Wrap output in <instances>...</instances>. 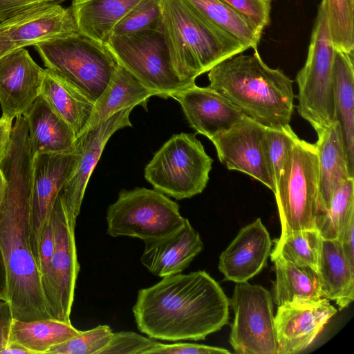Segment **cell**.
Wrapping results in <instances>:
<instances>
[{"label":"cell","instance_id":"obj_46","mask_svg":"<svg viewBox=\"0 0 354 354\" xmlns=\"http://www.w3.org/2000/svg\"><path fill=\"white\" fill-rule=\"evenodd\" d=\"M15 48V46L0 33V57Z\"/></svg>","mask_w":354,"mask_h":354},{"label":"cell","instance_id":"obj_20","mask_svg":"<svg viewBox=\"0 0 354 354\" xmlns=\"http://www.w3.org/2000/svg\"><path fill=\"white\" fill-rule=\"evenodd\" d=\"M272 241L260 218L242 227L221 254L218 270L224 279L248 281L265 267L271 252Z\"/></svg>","mask_w":354,"mask_h":354},{"label":"cell","instance_id":"obj_6","mask_svg":"<svg viewBox=\"0 0 354 354\" xmlns=\"http://www.w3.org/2000/svg\"><path fill=\"white\" fill-rule=\"evenodd\" d=\"M34 46L46 68L66 79L94 103L118 66L104 44L80 32Z\"/></svg>","mask_w":354,"mask_h":354},{"label":"cell","instance_id":"obj_43","mask_svg":"<svg viewBox=\"0 0 354 354\" xmlns=\"http://www.w3.org/2000/svg\"><path fill=\"white\" fill-rule=\"evenodd\" d=\"M55 249L54 232L50 218L48 220L41 236L38 266L41 274V279L45 274L51 261Z\"/></svg>","mask_w":354,"mask_h":354},{"label":"cell","instance_id":"obj_1","mask_svg":"<svg viewBox=\"0 0 354 354\" xmlns=\"http://www.w3.org/2000/svg\"><path fill=\"white\" fill-rule=\"evenodd\" d=\"M32 158L28 140L15 138L0 162L5 179L0 203V251L6 271L3 300L12 318L24 321L53 318L32 248Z\"/></svg>","mask_w":354,"mask_h":354},{"label":"cell","instance_id":"obj_47","mask_svg":"<svg viewBox=\"0 0 354 354\" xmlns=\"http://www.w3.org/2000/svg\"><path fill=\"white\" fill-rule=\"evenodd\" d=\"M6 289V271L3 258L0 251V299H3Z\"/></svg>","mask_w":354,"mask_h":354},{"label":"cell","instance_id":"obj_24","mask_svg":"<svg viewBox=\"0 0 354 354\" xmlns=\"http://www.w3.org/2000/svg\"><path fill=\"white\" fill-rule=\"evenodd\" d=\"M317 137V141L314 145L319 163L318 215L328 208L337 187L348 178L353 177L351 176L348 171L342 133L337 121Z\"/></svg>","mask_w":354,"mask_h":354},{"label":"cell","instance_id":"obj_10","mask_svg":"<svg viewBox=\"0 0 354 354\" xmlns=\"http://www.w3.org/2000/svg\"><path fill=\"white\" fill-rule=\"evenodd\" d=\"M104 44L120 65L158 97L167 99L196 84L180 80L176 73L160 27L111 35Z\"/></svg>","mask_w":354,"mask_h":354},{"label":"cell","instance_id":"obj_9","mask_svg":"<svg viewBox=\"0 0 354 354\" xmlns=\"http://www.w3.org/2000/svg\"><path fill=\"white\" fill-rule=\"evenodd\" d=\"M109 235L129 236L144 242L165 236L180 229L186 220L177 203L156 189H122L109 205L106 216Z\"/></svg>","mask_w":354,"mask_h":354},{"label":"cell","instance_id":"obj_36","mask_svg":"<svg viewBox=\"0 0 354 354\" xmlns=\"http://www.w3.org/2000/svg\"><path fill=\"white\" fill-rule=\"evenodd\" d=\"M113 332L108 325H99L93 328L80 331L68 340L51 347V354H100L109 344Z\"/></svg>","mask_w":354,"mask_h":354},{"label":"cell","instance_id":"obj_29","mask_svg":"<svg viewBox=\"0 0 354 354\" xmlns=\"http://www.w3.org/2000/svg\"><path fill=\"white\" fill-rule=\"evenodd\" d=\"M275 281L272 300L277 306L294 299L317 300L324 297L318 273L314 268L295 264L270 254Z\"/></svg>","mask_w":354,"mask_h":354},{"label":"cell","instance_id":"obj_19","mask_svg":"<svg viewBox=\"0 0 354 354\" xmlns=\"http://www.w3.org/2000/svg\"><path fill=\"white\" fill-rule=\"evenodd\" d=\"M170 97L179 102L189 125L209 140L231 128L245 115L209 86L195 84L171 94Z\"/></svg>","mask_w":354,"mask_h":354},{"label":"cell","instance_id":"obj_3","mask_svg":"<svg viewBox=\"0 0 354 354\" xmlns=\"http://www.w3.org/2000/svg\"><path fill=\"white\" fill-rule=\"evenodd\" d=\"M208 72L209 86L246 116L265 127L289 124L295 107L292 80L279 68L269 67L257 50L229 57Z\"/></svg>","mask_w":354,"mask_h":354},{"label":"cell","instance_id":"obj_5","mask_svg":"<svg viewBox=\"0 0 354 354\" xmlns=\"http://www.w3.org/2000/svg\"><path fill=\"white\" fill-rule=\"evenodd\" d=\"M335 47L324 5L320 3L312 30L306 63L296 76L299 114L317 136L336 121L333 82Z\"/></svg>","mask_w":354,"mask_h":354},{"label":"cell","instance_id":"obj_8","mask_svg":"<svg viewBox=\"0 0 354 354\" xmlns=\"http://www.w3.org/2000/svg\"><path fill=\"white\" fill-rule=\"evenodd\" d=\"M213 159L196 133L173 135L145 169L154 189L177 200L201 194L206 187Z\"/></svg>","mask_w":354,"mask_h":354},{"label":"cell","instance_id":"obj_34","mask_svg":"<svg viewBox=\"0 0 354 354\" xmlns=\"http://www.w3.org/2000/svg\"><path fill=\"white\" fill-rule=\"evenodd\" d=\"M335 48L354 51V0H322Z\"/></svg>","mask_w":354,"mask_h":354},{"label":"cell","instance_id":"obj_48","mask_svg":"<svg viewBox=\"0 0 354 354\" xmlns=\"http://www.w3.org/2000/svg\"><path fill=\"white\" fill-rule=\"evenodd\" d=\"M5 187V179L2 174V173L0 171V203L2 198L3 190Z\"/></svg>","mask_w":354,"mask_h":354},{"label":"cell","instance_id":"obj_40","mask_svg":"<svg viewBox=\"0 0 354 354\" xmlns=\"http://www.w3.org/2000/svg\"><path fill=\"white\" fill-rule=\"evenodd\" d=\"M12 319L8 304L0 299V354H30V351L12 342L10 339Z\"/></svg>","mask_w":354,"mask_h":354},{"label":"cell","instance_id":"obj_22","mask_svg":"<svg viewBox=\"0 0 354 354\" xmlns=\"http://www.w3.org/2000/svg\"><path fill=\"white\" fill-rule=\"evenodd\" d=\"M33 155L64 153L76 149V136L68 124L39 95L24 113Z\"/></svg>","mask_w":354,"mask_h":354},{"label":"cell","instance_id":"obj_38","mask_svg":"<svg viewBox=\"0 0 354 354\" xmlns=\"http://www.w3.org/2000/svg\"><path fill=\"white\" fill-rule=\"evenodd\" d=\"M159 344L133 331L113 332L111 342L100 354H151Z\"/></svg>","mask_w":354,"mask_h":354},{"label":"cell","instance_id":"obj_7","mask_svg":"<svg viewBox=\"0 0 354 354\" xmlns=\"http://www.w3.org/2000/svg\"><path fill=\"white\" fill-rule=\"evenodd\" d=\"M281 234L317 230L319 163L314 144L299 138L289 151L274 192Z\"/></svg>","mask_w":354,"mask_h":354},{"label":"cell","instance_id":"obj_2","mask_svg":"<svg viewBox=\"0 0 354 354\" xmlns=\"http://www.w3.org/2000/svg\"><path fill=\"white\" fill-rule=\"evenodd\" d=\"M229 305L220 285L198 270L139 290L132 311L138 329L151 338L198 341L227 324Z\"/></svg>","mask_w":354,"mask_h":354},{"label":"cell","instance_id":"obj_14","mask_svg":"<svg viewBox=\"0 0 354 354\" xmlns=\"http://www.w3.org/2000/svg\"><path fill=\"white\" fill-rule=\"evenodd\" d=\"M80 155L81 149L77 141L75 151L71 153L33 155L32 243L37 264L45 225L62 187L74 172Z\"/></svg>","mask_w":354,"mask_h":354},{"label":"cell","instance_id":"obj_27","mask_svg":"<svg viewBox=\"0 0 354 354\" xmlns=\"http://www.w3.org/2000/svg\"><path fill=\"white\" fill-rule=\"evenodd\" d=\"M152 96L156 94L118 64L106 88L95 101L85 130L121 110L137 105L147 109V101Z\"/></svg>","mask_w":354,"mask_h":354},{"label":"cell","instance_id":"obj_44","mask_svg":"<svg viewBox=\"0 0 354 354\" xmlns=\"http://www.w3.org/2000/svg\"><path fill=\"white\" fill-rule=\"evenodd\" d=\"M354 217L347 223L337 240L339 241L345 257L354 266Z\"/></svg>","mask_w":354,"mask_h":354},{"label":"cell","instance_id":"obj_12","mask_svg":"<svg viewBox=\"0 0 354 354\" xmlns=\"http://www.w3.org/2000/svg\"><path fill=\"white\" fill-rule=\"evenodd\" d=\"M229 304L234 314L229 342L239 354H279L272 297L260 285L236 283Z\"/></svg>","mask_w":354,"mask_h":354},{"label":"cell","instance_id":"obj_42","mask_svg":"<svg viewBox=\"0 0 354 354\" xmlns=\"http://www.w3.org/2000/svg\"><path fill=\"white\" fill-rule=\"evenodd\" d=\"M66 0H0V22L31 8L48 4L58 3Z\"/></svg>","mask_w":354,"mask_h":354},{"label":"cell","instance_id":"obj_17","mask_svg":"<svg viewBox=\"0 0 354 354\" xmlns=\"http://www.w3.org/2000/svg\"><path fill=\"white\" fill-rule=\"evenodd\" d=\"M0 33L18 48L64 38L79 31L71 7L48 3L0 22Z\"/></svg>","mask_w":354,"mask_h":354},{"label":"cell","instance_id":"obj_28","mask_svg":"<svg viewBox=\"0 0 354 354\" xmlns=\"http://www.w3.org/2000/svg\"><path fill=\"white\" fill-rule=\"evenodd\" d=\"M141 0H73L80 33L104 44L117 24Z\"/></svg>","mask_w":354,"mask_h":354},{"label":"cell","instance_id":"obj_45","mask_svg":"<svg viewBox=\"0 0 354 354\" xmlns=\"http://www.w3.org/2000/svg\"><path fill=\"white\" fill-rule=\"evenodd\" d=\"M12 122L6 118H0V162L8 149L12 127Z\"/></svg>","mask_w":354,"mask_h":354},{"label":"cell","instance_id":"obj_15","mask_svg":"<svg viewBox=\"0 0 354 354\" xmlns=\"http://www.w3.org/2000/svg\"><path fill=\"white\" fill-rule=\"evenodd\" d=\"M337 311L325 297L294 299L278 306L274 326L279 354H295L306 349Z\"/></svg>","mask_w":354,"mask_h":354},{"label":"cell","instance_id":"obj_37","mask_svg":"<svg viewBox=\"0 0 354 354\" xmlns=\"http://www.w3.org/2000/svg\"><path fill=\"white\" fill-rule=\"evenodd\" d=\"M160 0H141L114 27L111 35H131L160 27Z\"/></svg>","mask_w":354,"mask_h":354},{"label":"cell","instance_id":"obj_41","mask_svg":"<svg viewBox=\"0 0 354 354\" xmlns=\"http://www.w3.org/2000/svg\"><path fill=\"white\" fill-rule=\"evenodd\" d=\"M227 354L230 352L221 347L193 343H160L151 351V354Z\"/></svg>","mask_w":354,"mask_h":354},{"label":"cell","instance_id":"obj_16","mask_svg":"<svg viewBox=\"0 0 354 354\" xmlns=\"http://www.w3.org/2000/svg\"><path fill=\"white\" fill-rule=\"evenodd\" d=\"M134 107L121 110L83 131L76 141L81 155L76 168L59 194L68 210L77 219L90 176L109 138L119 129L131 127L130 113Z\"/></svg>","mask_w":354,"mask_h":354},{"label":"cell","instance_id":"obj_31","mask_svg":"<svg viewBox=\"0 0 354 354\" xmlns=\"http://www.w3.org/2000/svg\"><path fill=\"white\" fill-rule=\"evenodd\" d=\"M208 21L226 31L248 48L257 50L262 32L245 15L223 0H186Z\"/></svg>","mask_w":354,"mask_h":354},{"label":"cell","instance_id":"obj_35","mask_svg":"<svg viewBox=\"0 0 354 354\" xmlns=\"http://www.w3.org/2000/svg\"><path fill=\"white\" fill-rule=\"evenodd\" d=\"M299 138L290 124L280 128L265 127V152L275 187L286 157Z\"/></svg>","mask_w":354,"mask_h":354},{"label":"cell","instance_id":"obj_26","mask_svg":"<svg viewBox=\"0 0 354 354\" xmlns=\"http://www.w3.org/2000/svg\"><path fill=\"white\" fill-rule=\"evenodd\" d=\"M39 95L68 124L76 138L85 130L95 103L66 79L46 68Z\"/></svg>","mask_w":354,"mask_h":354},{"label":"cell","instance_id":"obj_39","mask_svg":"<svg viewBox=\"0 0 354 354\" xmlns=\"http://www.w3.org/2000/svg\"><path fill=\"white\" fill-rule=\"evenodd\" d=\"M250 19L261 30L270 22L272 0H223Z\"/></svg>","mask_w":354,"mask_h":354},{"label":"cell","instance_id":"obj_18","mask_svg":"<svg viewBox=\"0 0 354 354\" xmlns=\"http://www.w3.org/2000/svg\"><path fill=\"white\" fill-rule=\"evenodd\" d=\"M44 70L24 48L0 57V104L2 118L12 120L29 109L40 94Z\"/></svg>","mask_w":354,"mask_h":354},{"label":"cell","instance_id":"obj_4","mask_svg":"<svg viewBox=\"0 0 354 354\" xmlns=\"http://www.w3.org/2000/svg\"><path fill=\"white\" fill-rule=\"evenodd\" d=\"M160 30L173 68L183 81L195 82L221 62L248 49L186 0H160Z\"/></svg>","mask_w":354,"mask_h":354},{"label":"cell","instance_id":"obj_30","mask_svg":"<svg viewBox=\"0 0 354 354\" xmlns=\"http://www.w3.org/2000/svg\"><path fill=\"white\" fill-rule=\"evenodd\" d=\"M80 331L71 322L53 318L30 321L12 318L10 339L30 354H47L51 347L77 335Z\"/></svg>","mask_w":354,"mask_h":354},{"label":"cell","instance_id":"obj_13","mask_svg":"<svg viewBox=\"0 0 354 354\" xmlns=\"http://www.w3.org/2000/svg\"><path fill=\"white\" fill-rule=\"evenodd\" d=\"M265 127L244 115L231 128L210 139L221 162L228 169L243 172L263 183L273 193L264 148Z\"/></svg>","mask_w":354,"mask_h":354},{"label":"cell","instance_id":"obj_23","mask_svg":"<svg viewBox=\"0 0 354 354\" xmlns=\"http://www.w3.org/2000/svg\"><path fill=\"white\" fill-rule=\"evenodd\" d=\"M333 82L335 119L340 127L348 171L354 177V51L335 48Z\"/></svg>","mask_w":354,"mask_h":354},{"label":"cell","instance_id":"obj_33","mask_svg":"<svg viewBox=\"0 0 354 354\" xmlns=\"http://www.w3.org/2000/svg\"><path fill=\"white\" fill-rule=\"evenodd\" d=\"M322 236L317 230L282 234L275 239L270 254H278L299 266H310L317 272Z\"/></svg>","mask_w":354,"mask_h":354},{"label":"cell","instance_id":"obj_32","mask_svg":"<svg viewBox=\"0 0 354 354\" xmlns=\"http://www.w3.org/2000/svg\"><path fill=\"white\" fill-rule=\"evenodd\" d=\"M354 217V178H348L335 190L328 208L317 216L316 229L322 239H337Z\"/></svg>","mask_w":354,"mask_h":354},{"label":"cell","instance_id":"obj_11","mask_svg":"<svg viewBox=\"0 0 354 354\" xmlns=\"http://www.w3.org/2000/svg\"><path fill=\"white\" fill-rule=\"evenodd\" d=\"M50 218L54 232V252L41 277L44 293L54 319L71 322L76 281L80 271L75 236L76 218L59 194Z\"/></svg>","mask_w":354,"mask_h":354},{"label":"cell","instance_id":"obj_21","mask_svg":"<svg viewBox=\"0 0 354 354\" xmlns=\"http://www.w3.org/2000/svg\"><path fill=\"white\" fill-rule=\"evenodd\" d=\"M144 243L140 262L160 277L181 273L204 248L199 233L187 218L176 231Z\"/></svg>","mask_w":354,"mask_h":354},{"label":"cell","instance_id":"obj_25","mask_svg":"<svg viewBox=\"0 0 354 354\" xmlns=\"http://www.w3.org/2000/svg\"><path fill=\"white\" fill-rule=\"evenodd\" d=\"M317 273L324 296L342 310L354 300V266L337 239H322Z\"/></svg>","mask_w":354,"mask_h":354}]
</instances>
